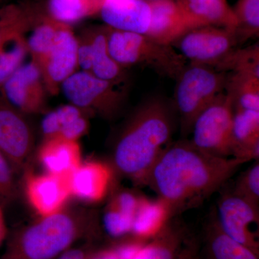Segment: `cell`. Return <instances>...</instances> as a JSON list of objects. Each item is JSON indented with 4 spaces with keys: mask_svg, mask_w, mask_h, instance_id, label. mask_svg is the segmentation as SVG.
<instances>
[{
    "mask_svg": "<svg viewBox=\"0 0 259 259\" xmlns=\"http://www.w3.org/2000/svg\"><path fill=\"white\" fill-rule=\"evenodd\" d=\"M238 158L213 156L190 140L169 144L146 177L145 185L166 204L171 217L197 207L231 178L242 165Z\"/></svg>",
    "mask_w": 259,
    "mask_h": 259,
    "instance_id": "1",
    "label": "cell"
},
{
    "mask_svg": "<svg viewBox=\"0 0 259 259\" xmlns=\"http://www.w3.org/2000/svg\"><path fill=\"white\" fill-rule=\"evenodd\" d=\"M175 122L164 101L150 99L130 117L116 142L113 166L136 185H145L158 158L171 144Z\"/></svg>",
    "mask_w": 259,
    "mask_h": 259,
    "instance_id": "2",
    "label": "cell"
},
{
    "mask_svg": "<svg viewBox=\"0 0 259 259\" xmlns=\"http://www.w3.org/2000/svg\"><path fill=\"white\" fill-rule=\"evenodd\" d=\"M97 228L93 211L64 208L12 233L0 259H54Z\"/></svg>",
    "mask_w": 259,
    "mask_h": 259,
    "instance_id": "3",
    "label": "cell"
},
{
    "mask_svg": "<svg viewBox=\"0 0 259 259\" xmlns=\"http://www.w3.org/2000/svg\"><path fill=\"white\" fill-rule=\"evenodd\" d=\"M107 46L112 59L124 69L141 66L176 80L187 65V60L171 45L143 34L107 27Z\"/></svg>",
    "mask_w": 259,
    "mask_h": 259,
    "instance_id": "4",
    "label": "cell"
},
{
    "mask_svg": "<svg viewBox=\"0 0 259 259\" xmlns=\"http://www.w3.org/2000/svg\"><path fill=\"white\" fill-rule=\"evenodd\" d=\"M227 76L210 66L193 64H187L179 75L174 101L185 134H190L196 117L224 93Z\"/></svg>",
    "mask_w": 259,
    "mask_h": 259,
    "instance_id": "5",
    "label": "cell"
},
{
    "mask_svg": "<svg viewBox=\"0 0 259 259\" xmlns=\"http://www.w3.org/2000/svg\"><path fill=\"white\" fill-rule=\"evenodd\" d=\"M233 110L226 93L221 94L196 117L190 142L201 151L223 158H232Z\"/></svg>",
    "mask_w": 259,
    "mask_h": 259,
    "instance_id": "6",
    "label": "cell"
},
{
    "mask_svg": "<svg viewBox=\"0 0 259 259\" xmlns=\"http://www.w3.org/2000/svg\"><path fill=\"white\" fill-rule=\"evenodd\" d=\"M117 86L81 71H75L61 83V88L71 105L105 118H112L118 114L124 100L123 93Z\"/></svg>",
    "mask_w": 259,
    "mask_h": 259,
    "instance_id": "7",
    "label": "cell"
},
{
    "mask_svg": "<svg viewBox=\"0 0 259 259\" xmlns=\"http://www.w3.org/2000/svg\"><path fill=\"white\" fill-rule=\"evenodd\" d=\"M171 46L190 64L204 65L214 69L239 47L234 32L210 25L190 30Z\"/></svg>",
    "mask_w": 259,
    "mask_h": 259,
    "instance_id": "8",
    "label": "cell"
},
{
    "mask_svg": "<svg viewBox=\"0 0 259 259\" xmlns=\"http://www.w3.org/2000/svg\"><path fill=\"white\" fill-rule=\"evenodd\" d=\"M258 207L232 192L218 199L214 214L221 231L231 239L248 247L258 254L256 232L259 221Z\"/></svg>",
    "mask_w": 259,
    "mask_h": 259,
    "instance_id": "9",
    "label": "cell"
},
{
    "mask_svg": "<svg viewBox=\"0 0 259 259\" xmlns=\"http://www.w3.org/2000/svg\"><path fill=\"white\" fill-rule=\"evenodd\" d=\"M33 148V134L23 114L0 97V151L17 175L25 171Z\"/></svg>",
    "mask_w": 259,
    "mask_h": 259,
    "instance_id": "10",
    "label": "cell"
},
{
    "mask_svg": "<svg viewBox=\"0 0 259 259\" xmlns=\"http://www.w3.org/2000/svg\"><path fill=\"white\" fill-rule=\"evenodd\" d=\"M42 76L36 61L22 64L3 83V99L23 114L38 113L45 107Z\"/></svg>",
    "mask_w": 259,
    "mask_h": 259,
    "instance_id": "11",
    "label": "cell"
},
{
    "mask_svg": "<svg viewBox=\"0 0 259 259\" xmlns=\"http://www.w3.org/2000/svg\"><path fill=\"white\" fill-rule=\"evenodd\" d=\"M69 176L27 172L24 190L29 204L40 217L55 214L64 208L71 197Z\"/></svg>",
    "mask_w": 259,
    "mask_h": 259,
    "instance_id": "12",
    "label": "cell"
},
{
    "mask_svg": "<svg viewBox=\"0 0 259 259\" xmlns=\"http://www.w3.org/2000/svg\"><path fill=\"white\" fill-rule=\"evenodd\" d=\"M78 47L79 41L69 25L61 24L54 45L39 65L44 82L53 93L75 72L78 66Z\"/></svg>",
    "mask_w": 259,
    "mask_h": 259,
    "instance_id": "13",
    "label": "cell"
},
{
    "mask_svg": "<svg viewBox=\"0 0 259 259\" xmlns=\"http://www.w3.org/2000/svg\"><path fill=\"white\" fill-rule=\"evenodd\" d=\"M151 20L146 35L156 41L171 45L186 32L199 26L176 0L148 2Z\"/></svg>",
    "mask_w": 259,
    "mask_h": 259,
    "instance_id": "14",
    "label": "cell"
},
{
    "mask_svg": "<svg viewBox=\"0 0 259 259\" xmlns=\"http://www.w3.org/2000/svg\"><path fill=\"white\" fill-rule=\"evenodd\" d=\"M99 12L114 30L146 35L151 25V6L145 0H102Z\"/></svg>",
    "mask_w": 259,
    "mask_h": 259,
    "instance_id": "15",
    "label": "cell"
},
{
    "mask_svg": "<svg viewBox=\"0 0 259 259\" xmlns=\"http://www.w3.org/2000/svg\"><path fill=\"white\" fill-rule=\"evenodd\" d=\"M112 179V171L106 163L99 161L81 163L70 175L71 197L97 203L106 197Z\"/></svg>",
    "mask_w": 259,
    "mask_h": 259,
    "instance_id": "16",
    "label": "cell"
},
{
    "mask_svg": "<svg viewBox=\"0 0 259 259\" xmlns=\"http://www.w3.org/2000/svg\"><path fill=\"white\" fill-rule=\"evenodd\" d=\"M37 158L47 173L69 176L81 163V148L77 141L56 136L44 140Z\"/></svg>",
    "mask_w": 259,
    "mask_h": 259,
    "instance_id": "17",
    "label": "cell"
},
{
    "mask_svg": "<svg viewBox=\"0 0 259 259\" xmlns=\"http://www.w3.org/2000/svg\"><path fill=\"white\" fill-rule=\"evenodd\" d=\"M231 142L233 157L258 161L259 111L234 110Z\"/></svg>",
    "mask_w": 259,
    "mask_h": 259,
    "instance_id": "18",
    "label": "cell"
},
{
    "mask_svg": "<svg viewBox=\"0 0 259 259\" xmlns=\"http://www.w3.org/2000/svg\"><path fill=\"white\" fill-rule=\"evenodd\" d=\"M199 26L210 25L234 32L237 27L233 8L227 0H176Z\"/></svg>",
    "mask_w": 259,
    "mask_h": 259,
    "instance_id": "19",
    "label": "cell"
},
{
    "mask_svg": "<svg viewBox=\"0 0 259 259\" xmlns=\"http://www.w3.org/2000/svg\"><path fill=\"white\" fill-rule=\"evenodd\" d=\"M174 218L151 241L146 243L134 259L177 258L188 240L185 226Z\"/></svg>",
    "mask_w": 259,
    "mask_h": 259,
    "instance_id": "20",
    "label": "cell"
},
{
    "mask_svg": "<svg viewBox=\"0 0 259 259\" xmlns=\"http://www.w3.org/2000/svg\"><path fill=\"white\" fill-rule=\"evenodd\" d=\"M171 218L169 208L161 199L141 197L133 218L131 235L146 241L158 234Z\"/></svg>",
    "mask_w": 259,
    "mask_h": 259,
    "instance_id": "21",
    "label": "cell"
},
{
    "mask_svg": "<svg viewBox=\"0 0 259 259\" xmlns=\"http://www.w3.org/2000/svg\"><path fill=\"white\" fill-rule=\"evenodd\" d=\"M88 35L93 48V66L91 74L118 85L125 80V69L110 56L107 46V27L95 28Z\"/></svg>",
    "mask_w": 259,
    "mask_h": 259,
    "instance_id": "22",
    "label": "cell"
},
{
    "mask_svg": "<svg viewBox=\"0 0 259 259\" xmlns=\"http://www.w3.org/2000/svg\"><path fill=\"white\" fill-rule=\"evenodd\" d=\"M206 245L211 259H258V254L235 241L218 226L214 215L206 228Z\"/></svg>",
    "mask_w": 259,
    "mask_h": 259,
    "instance_id": "23",
    "label": "cell"
},
{
    "mask_svg": "<svg viewBox=\"0 0 259 259\" xmlns=\"http://www.w3.org/2000/svg\"><path fill=\"white\" fill-rule=\"evenodd\" d=\"M225 93L234 110L259 111V77L228 73Z\"/></svg>",
    "mask_w": 259,
    "mask_h": 259,
    "instance_id": "24",
    "label": "cell"
},
{
    "mask_svg": "<svg viewBox=\"0 0 259 259\" xmlns=\"http://www.w3.org/2000/svg\"><path fill=\"white\" fill-rule=\"evenodd\" d=\"M35 17L30 25L31 28L30 33L23 37L28 51L33 56V60L40 65L54 45L61 23H58L50 16L39 19Z\"/></svg>",
    "mask_w": 259,
    "mask_h": 259,
    "instance_id": "25",
    "label": "cell"
},
{
    "mask_svg": "<svg viewBox=\"0 0 259 259\" xmlns=\"http://www.w3.org/2000/svg\"><path fill=\"white\" fill-rule=\"evenodd\" d=\"M102 0H49V16L69 25L99 12Z\"/></svg>",
    "mask_w": 259,
    "mask_h": 259,
    "instance_id": "26",
    "label": "cell"
},
{
    "mask_svg": "<svg viewBox=\"0 0 259 259\" xmlns=\"http://www.w3.org/2000/svg\"><path fill=\"white\" fill-rule=\"evenodd\" d=\"M25 31L21 30L12 34L0 47V88L24 64L28 52L23 37Z\"/></svg>",
    "mask_w": 259,
    "mask_h": 259,
    "instance_id": "27",
    "label": "cell"
},
{
    "mask_svg": "<svg viewBox=\"0 0 259 259\" xmlns=\"http://www.w3.org/2000/svg\"><path fill=\"white\" fill-rule=\"evenodd\" d=\"M233 10L236 16L235 30L238 46L259 35V0H238Z\"/></svg>",
    "mask_w": 259,
    "mask_h": 259,
    "instance_id": "28",
    "label": "cell"
},
{
    "mask_svg": "<svg viewBox=\"0 0 259 259\" xmlns=\"http://www.w3.org/2000/svg\"><path fill=\"white\" fill-rule=\"evenodd\" d=\"M215 69L227 74L236 73L259 77L258 42L248 47L237 48Z\"/></svg>",
    "mask_w": 259,
    "mask_h": 259,
    "instance_id": "29",
    "label": "cell"
},
{
    "mask_svg": "<svg viewBox=\"0 0 259 259\" xmlns=\"http://www.w3.org/2000/svg\"><path fill=\"white\" fill-rule=\"evenodd\" d=\"M35 15L22 7L10 5L0 9V47L10 35L18 31L26 30Z\"/></svg>",
    "mask_w": 259,
    "mask_h": 259,
    "instance_id": "30",
    "label": "cell"
},
{
    "mask_svg": "<svg viewBox=\"0 0 259 259\" xmlns=\"http://www.w3.org/2000/svg\"><path fill=\"white\" fill-rule=\"evenodd\" d=\"M11 163L0 151V206L13 203L19 194L18 182Z\"/></svg>",
    "mask_w": 259,
    "mask_h": 259,
    "instance_id": "31",
    "label": "cell"
},
{
    "mask_svg": "<svg viewBox=\"0 0 259 259\" xmlns=\"http://www.w3.org/2000/svg\"><path fill=\"white\" fill-rule=\"evenodd\" d=\"M233 193L258 207L259 162L254 163L238 177Z\"/></svg>",
    "mask_w": 259,
    "mask_h": 259,
    "instance_id": "32",
    "label": "cell"
},
{
    "mask_svg": "<svg viewBox=\"0 0 259 259\" xmlns=\"http://www.w3.org/2000/svg\"><path fill=\"white\" fill-rule=\"evenodd\" d=\"M102 226L109 236L118 239L131 235L133 218L107 204L102 216Z\"/></svg>",
    "mask_w": 259,
    "mask_h": 259,
    "instance_id": "33",
    "label": "cell"
},
{
    "mask_svg": "<svg viewBox=\"0 0 259 259\" xmlns=\"http://www.w3.org/2000/svg\"><path fill=\"white\" fill-rule=\"evenodd\" d=\"M141 199V196L131 191L121 190L112 197L109 204L126 215L134 218Z\"/></svg>",
    "mask_w": 259,
    "mask_h": 259,
    "instance_id": "34",
    "label": "cell"
},
{
    "mask_svg": "<svg viewBox=\"0 0 259 259\" xmlns=\"http://www.w3.org/2000/svg\"><path fill=\"white\" fill-rule=\"evenodd\" d=\"M146 241L134 238L126 240L114 247L119 259H134Z\"/></svg>",
    "mask_w": 259,
    "mask_h": 259,
    "instance_id": "35",
    "label": "cell"
},
{
    "mask_svg": "<svg viewBox=\"0 0 259 259\" xmlns=\"http://www.w3.org/2000/svg\"><path fill=\"white\" fill-rule=\"evenodd\" d=\"M78 66L86 72H91L93 66V48L88 34L83 41L79 42L77 53Z\"/></svg>",
    "mask_w": 259,
    "mask_h": 259,
    "instance_id": "36",
    "label": "cell"
},
{
    "mask_svg": "<svg viewBox=\"0 0 259 259\" xmlns=\"http://www.w3.org/2000/svg\"><path fill=\"white\" fill-rule=\"evenodd\" d=\"M41 129L45 139L59 136L60 127L55 110L49 112L44 117L41 122Z\"/></svg>",
    "mask_w": 259,
    "mask_h": 259,
    "instance_id": "37",
    "label": "cell"
},
{
    "mask_svg": "<svg viewBox=\"0 0 259 259\" xmlns=\"http://www.w3.org/2000/svg\"><path fill=\"white\" fill-rule=\"evenodd\" d=\"M95 250L90 244L69 248L54 259H90Z\"/></svg>",
    "mask_w": 259,
    "mask_h": 259,
    "instance_id": "38",
    "label": "cell"
},
{
    "mask_svg": "<svg viewBox=\"0 0 259 259\" xmlns=\"http://www.w3.org/2000/svg\"><path fill=\"white\" fill-rule=\"evenodd\" d=\"M176 259H197V247L193 241L187 242Z\"/></svg>",
    "mask_w": 259,
    "mask_h": 259,
    "instance_id": "39",
    "label": "cell"
},
{
    "mask_svg": "<svg viewBox=\"0 0 259 259\" xmlns=\"http://www.w3.org/2000/svg\"><path fill=\"white\" fill-rule=\"evenodd\" d=\"M90 259H119L113 248L95 250Z\"/></svg>",
    "mask_w": 259,
    "mask_h": 259,
    "instance_id": "40",
    "label": "cell"
},
{
    "mask_svg": "<svg viewBox=\"0 0 259 259\" xmlns=\"http://www.w3.org/2000/svg\"><path fill=\"white\" fill-rule=\"evenodd\" d=\"M8 237V228L5 221L4 207L0 206V245L6 240Z\"/></svg>",
    "mask_w": 259,
    "mask_h": 259,
    "instance_id": "41",
    "label": "cell"
},
{
    "mask_svg": "<svg viewBox=\"0 0 259 259\" xmlns=\"http://www.w3.org/2000/svg\"><path fill=\"white\" fill-rule=\"evenodd\" d=\"M145 1H146V2H151V1H154V0H145Z\"/></svg>",
    "mask_w": 259,
    "mask_h": 259,
    "instance_id": "42",
    "label": "cell"
},
{
    "mask_svg": "<svg viewBox=\"0 0 259 259\" xmlns=\"http://www.w3.org/2000/svg\"><path fill=\"white\" fill-rule=\"evenodd\" d=\"M0 1H1V0H0Z\"/></svg>",
    "mask_w": 259,
    "mask_h": 259,
    "instance_id": "43",
    "label": "cell"
}]
</instances>
